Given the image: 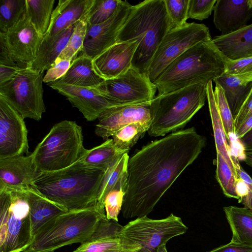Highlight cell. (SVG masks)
Listing matches in <instances>:
<instances>
[{
    "instance_id": "1",
    "label": "cell",
    "mask_w": 252,
    "mask_h": 252,
    "mask_svg": "<svg viewBox=\"0 0 252 252\" xmlns=\"http://www.w3.org/2000/svg\"><path fill=\"white\" fill-rule=\"evenodd\" d=\"M205 137L194 127L143 146L129 158L127 186L121 211L125 218L147 216L180 174L198 158Z\"/></svg>"
},
{
    "instance_id": "2",
    "label": "cell",
    "mask_w": 252,
    "mask_h": 252,
    "mask_svg": "<svg viewBox=\"0 0 252 252\" xmlns=\"http://www.w3.org/2000/svg\"><path fill=\"white\" fill-rule=\"evenodd\" d=\"M106 169L86 168L75 162L61 170L39 173L31 186L68 211L82 209L97 202Z\"/></svg>"
},
{
    "instance_id": "3",
    "label": "cell",
    "mask_w": 252,
    "mask_h": 252,
    "mask_svg": "<svg viewBox=\"0 0 252 252\" xmlns=\"http://www.w3.org/2000/svg\"><path fill=\"white\" fill-rule=\"evenodd\" d=\"M169 31L164 0H146L132 6L116 43L138 40L132 66L148 75L152 59Z\"/></svg>"
},
{
    "instance_id": "4",
    "label": "cell",
    "mask_w": 252,
    "mask_h": 252,
    "mask_svg": "<svg viewBox=\"0 0 252 252\" xmlns=\"http://www.w3.org/2000/svg\"><path fill=\"white\" fill-rule=\"evenodd\" d=\"M224 70L222 54L212 39L187 50L153 83L158 94H162L195 84L206 85L221 75Z\"/></svg>"
},
{
    "instance_id": "5",
    "label": "cell",
    "mask_w": 252,
    "mask_h": 252,
    "mask_svg": "<svg viewBox=\"0 0 252 252\" xmlns=\"http://www.w3.org/2000/svg\"><path fill=\"white\" fill-rule=\"evenodd\" d=\"M97 202L88 207L60 214L44 224L33 235L23 252H51L74 243L88 240L100 220L106 217Z\"/></svg>"
},
{
    "instance_id": "6",
    "label": "cell",
    "mask_w": 252,
    "mask_h": 252,
    "mask_svg": "<svg viewBox=\"0 0 252 252\" xmlns=\"http://www.w3.org/2000/svg\"><path fill=\"white\" fill-rule=\"evenodd\" d=\"M206 99V85L201 84L158 94L151 101L149 135L162 136L183 129Z\"/></svg>"
},
{
    "instance_id": "7",
    "label": "cell",
    "mask_w": 252,
    "mask_h": 252,
    "mask_svg": "<svg viewBox=\"0 0 252 252\" xmlns=\"http://www.w3.org/2000/svg\"><path fill=\"white\" fill-rule=\"evenodd\" d=\"M82 129L75 121L64 120L54 125L32 153L38 172L65 168L86 152Z\"/></svg>"
},
{
    "instance_id": "8",
    "label": "cell",
    "mask_w": 252,
    "mask_h": 252,
    "mask_svg": "<svg viewBox=\"0 0 252 252\" xmlns=\"http://www.w3.org/2000/svg\"><path fill=\"white\" fill-rule=\"evenodd\" d=\"M27 190L0 188V252H23L32 241Z\"/></svg>"
},
{
    "instance_id": "9",
    "label": "cell",
    "mask_w": 252,
    "mask_h": 252,
    "mask_svg": "<svg viewBox=\"0 0 252 252\" xmlns=\"http://www.w3.org/2000/svg\"><path fill=\"white\" fill-rule=\"evenodd\" d=\"M43 72L29 67L20 68L0 84V95L24 118L40 121L46 111L43 100Z\"/></svg>"
},
{
    "instance_id": "10",
    "label": "cell",
    "mask_w": 252,
    "mask_h": 252,
    "mask_svg": "<svg viewBox=\"0 0 252 252\" xmlns=\"http://www.w3.org/2000/svg\"><path fill=\"white\" fill-rule=\"evenodd\" d=\"M188 230L181 218L170 214L160 220L137 218L123 226L119 235L141 247L139 252H157L158 246Z\"/></svg>"
},
{
    "instance_id": "11",
    "label": "cell",
    "mask_w": 252,
    "mask_h": 252,
    "mask_svg": "<svg viewBox=\"0 0 252 252\" xmlns=\"http://www.w3.org/2000/svg\"><path fill=\"white\" fill-rule=\"evenodd\" d=\"M209 28L204 24L187 23L169 31L158 47L150 64L148 76L154 82L176 59L195 44L212 40Z\"/></svg>"
},
{
    "instance_id": "12",
    "label": "cell",
    "mask_w": 252,
    "mask_h": 252,
    "mask_svg": "<svg viewBox=\"0 0 252 252\" xmlns=\"http://www.w3.org/2000/svg\"><path fill=\"white\" fill-rule=\"evenodd\" d=\"M93 89L108 99L124 105L151 102L157 90L147 75L132 66L117 77L104 80Z\"/></svg>"
},
{
    "instance_id": "13",
    "label": "cell",
    "mask_w": 252,
    "mask_h": 252,
    "mask_svg": "<svg viewBox=\"0 0 252 252\" xmlns=\"http://www.w3.org/2000/svg\"><path fill=\"white\" fill-rule=\"evenodd\" d=\"M12 60L22 67H29L36 57L43 36L31 24L27 14L6 32H0Z\"/></svg>"
},
{
    "instance_id": "14",
    "label": "cell",
    "mask_w": 252,
    "mask_h": 252,
    "mask_svg": "<svg viewBox=\"0 0 252 252\" xmlns=\"http://www.w3.org/2000/svg\"><path fill=\"white\" fill-rule=\"evenodd\" d=\"M29 148L24 119L0 95V158L23 155Z\"/></svg>"
},
{
    "instance_id": "15",
    "label": "cell",
    "mask_w": 252,
    "mask_h": 252,
    "mask_svg": "<svg viewBox=\"0 0 252 252\" xmlns=\"http://www.w3.org/2000/svg\"><path fill=\"white\" fill-rule=\"evenodd\" d=\"M132 6L126 0H122L115 14L109 19L99 24L88 25L82 54L93 59L115 44Z\"/></svg>"
},
{
    "instance_id": "16",
    "label": "cell",
    "mask_w": 252,
    "mask_h": 252,
    "mask_svg": "<svg viewBox=\"0 0 252 252\" xmlns=\"http://www.w3.org/2000/svg\"><path fill=\"white\" fill-rule=\"evenodd\" d=\"M151 102L123 105L110 108L102 112L95 126L96 135L107 140L125 126L135 122L150 126Z\"/></svg>"
},
{
    "instance_id": "17",
    "label": "cell",
    "mask_w": 252,
    "mask_h": 252,
    "mask_svg": "<svg viewBox=\"0 0 252 252\" xmlns=\"http://www.w3.org/2000/svg\"><path fill=\"white\" fill-rule=\"evenodd\" d=\"M123 226L106 217L99 221L91 237L73 252H138L141 247L119 235Z\"/></svg>"
},
{
    "instance_id": "18",
    "label": "cell",
    "mask_w": 252,
    "mask_h": 252,
    "mask_svg": "<svg viewBox=\"0 0 252 252\" xmlns=\"http://www.w3.org/2000/svg\"><path fill=\"white\" fill-rule=\"evenodd\" d=\"M65 96L88 121L98 119L107 109L124 104L113 101L95 92L93 89L65 84H48Z\"/></svg>"
},
{
    "instance_id": "19",
    "label": "cell",
    "mask_w": 252,
    "mask_h": 252,
    "mask_svg": "<svg viewBox=\"0 0 252 252\" xmlns=\"http://www.w3.org/2000/svg\"><path fill=\"white\" fill-rule=\"evenodd\" d=\"M139 44L137 40L116 43L93 59L96 72L103 79H113L132 66V60Z\"/></svg>"
},
{
    "instance_id": "20",
    "label": "cell",
    "mask_w": 252,
    "mask_h": 252,
    "mask_svg": "<svg viewBox=\"0 0 252 252\" xmlns=\"http://www.w3.org/2000/svg\"><path fill=\"white\" fill-rule=\"evenodd\" d=\"M252 17V0H217L213 22L216 28L225 35L241 29Z\"/></svg>"
},
{
    "instance_id": "21",
    "label": "cell",
    "mask_w": 252,
    "mask_h": 252,
    "mask_svg": "<svg viewBox=\"0 0 252 252\" xmlns=\"http://www.w3.org/2000/svg\"><path fill=\"white\" fill-rule=\"evenodd\" d=\"M38 173L32 154L0 158V188L29 189Z\"/></svg>"
},
{
    "instance_id": "22",
    "label": "cell",
    "mask_w": 252,
    "mask_h": 252,
    "mask_svg": "<svg viewBox=\"0 0 252 252\" xmlns=\"http://www.w3.org/2000/svg\"><path fill=\"white\" fill-rule=\"evenodd\" d=\"M95 0H60L44 36H52L75 25L92 9Z\"/></svg>"
},
{
    "instance_id": "23",
    "label": "cell",
    "mask_w": 252,
    "mask_h": 252,
    "mask_svg": "<svg viewBox=\"0 0 252 252\" xmlns=\"http://www.w3.org/2000/svg\"><path fill=\"white\" fill-rule=\"evenodd\" d=\"M214 81L221 87L234 120L252 90V72L232 75L222 74Z\"/></svg>"
},
{
    "instance_id": "24",
    "label": "cell",
    "mask_w": 252,
    "mask_h": 252,
    "mask_svg": "<svg viewBox=\"0 0 252 252\" xmlns=\"http://www.w3.org/2000/svg\"><path fill=\"white\" fill-rule=\"evenodd\" d=\"M104 80L95 71L93 59L81 54L71 62L69 69L62 77L48 84H65L94 89Z\"/></svg>"
},
{
    "instance_id": "25",
    "label": "cell",
    "mask_w": 252,
    "mask_h": 252,
    "mask_svg": "<svg viewBox=\"0 0 252 252\" xmlns=\"http://www.w3.org/2000/svg\"><path fill=\"white\" fill-rule=\"evenodd\" d=\"M212 41L223 55L231 60L252 57V24L231 33L215 36Z\"/></svg>"
},
{
    "instance_id": "26",
    "label": "cell",
    "mask_w": 252,
    "mask_h": 252,
    "mask_svg": "<svg viewBox=\"0 0 252 252\" xmlns=\"http://www.w3.org/2000/svg\"><path fill=\"white\" fill-rule=\"evenodd\" d=\"M75 24L57 34L44 36L36 57L29 67L37 72H43L49 69L66 46Z\"/></svg>"
},
{
    "instance_id": "27",
    "label": "cell",
    "mask_w": 252,
    "mask_h": 252,
    "mask_svg": "<svg viewBox=\"0 0 252 252\" xmlns=\"http://www.w3.org/2000/svg\"><path fill=\"white\" fill-rule=\"evenodd\" d=\"M32 234L55 217L68 210L49 200L32 187L27 190Z\"/></svg>"
},
{
    "instance_id": "28",
    "label": "cell",
    "mask_w": 252,
    "mask_h": 252,
    "mask_svg": "<svg viewBox=\"0 0 252 252\" xmlns=\"http://www.w3.org/2000/svg\"><path fill=\"white\" fill-rule=\"evenodd\" d=\"M207 98L214 131L217 152L220 153L232 171L237 175L234 156L231 155L229 142L226 138L222 121L219 112L213 89L212 81L206 85Z\"/></svg>"
},
{
    "instance_id": "29",
    "label": "cell",
    "mask_w": 252,
    "mask_h": 252,
    "mask_svg": "<svg viewBox=\"0 0 252 252\" xmlns=\"http://www.w3.org/2000/svg\"><path fill=\"white\" fill-rule=\"evenodd\" d=\"M223 209L232 233L231 241L252 246V209L235 206Z\"/></svg>"
},
{
    "instance_id": "30",
    "label": "cell",
    "mask_w": 252,
    "mask_h": 252,
    "mask_svg": "<svg viewBox=\"0 0 252 252\" xmlns=\"http://www.w3.org/2000/svg\"><path fill=\"white\" fill-rule=\"evenodd\" d=\"M122 155L115 147L113 139H108L99 146L87 149L75 163L86 168L106 169Z\"/></svg>"
},
{
    "instance_id": "31",
    "label": "cell",
    "mask_w": 252,
    "mask_h": 252,
    "mask_svg": "<svg viewBox=\"0 0 252 252\" xmlns=\"http://www.w3.org/2000/svg\"><path fill=\"white\" fill-rule=\"evenodd\" d=\"M54 0H26V14L37 32L45 35L50 25Z\"/></svg>"
},
{
    "instance_id": "32",
    "label": "cell",
    "mask_w": 252,
    "mask_h": 252,
    "mask_svg": "<svg viewBox=\"0 0 252 252\" xmlns=\"http://www.w3.org/2000/svg\"><path fill=\"white\" fill-rule=\"evenodd\" d=\"M149 126L139 122L129 124L117 131L112 137L116 150L120 153H128L138 140L143 137Z\"/></svg>"
},
{
    "instance_id": "33",
    "label": "cell",
    "mask_w": 252,
    "mask_h": 252,
    "mask_svg": "<svg viewBox=\"0 0 252 252\" xmlns=\"http://www.w3.org/2000/svg\"><path fill=\"white\" fill-rule=\"evenodd\" d=\"M129 158L128 153H125L106 169L97 198V202L101 207L104 208L103 203L105 197L127 170Z\"/></svg>"
},
{
    "instance_id": "34",
    "label": "cell",
    "mask_w": 252,
    "mask_h": 252,
    "mask_svg": "<svg viewBox=\"0 0 252 252\" xmlns=\"http://www.w3.org/2000/svg\"><path fill=\"white\" fill-rule=\"evenodd\" d=\"M26 14V0H0V32H6Z\"/></svg>"
},
{
    "instance_id": "35",
    "label": "cell",
    "mask_w": 252,
    "mask_h": 252,
    "mask_svg": "<svg viewBox=\"0 0 252 252\" xmlns=\"http://www.w3.org/2000/svg\"><path fill=\"white\" fill-rule=\"evenodd\" d=\"M90 12L76 23L66 46L55 62L63 60L72 61L76 58L78 52L82 51L87 30Z\"/></svg>"
},
{
    "instance_id": "36",
    "label": "cell",
    "mask_w": 252,
    "mask_h": 252,
    "mask_svg": "<svg viewBox=\"0 0 252 252\" xmlns=\"http://www.w3.org/2000/svg\"><path fill=\"white\" fill-rule=\"evenodd\" d=\"M127 186L126 170L121 176L113 189L107 194L104 200L103 205L108 220L118 221V216L122 209Z\"/></svg>"
},
{
    "instance_id": "37",
    "label": "cell",
    "mask_w": 252,
    "mask_h": 252,
    "mask_svg": "<svg viewBox=\"0 0 252 252\" xmlns=\"http://www.w3.org/2000/svg\"><path fill=\"white\" fill-rule=\"evenodd\" d=\"M216 177L223 194L227 197L239 199L236 192L238 176L232 171L222 156L217 152Z\"/></svg>"
},
{
    "instance_id": "38",
    "label": "cell",
    "mask_w": 252,
    "mask_h": 252,
    "mask_svg": "<svg viewBox=\"0 0 252 252\" xmlns=\"http://www.w3.org/2000/svg\"><path fill=\"white\" fill-rule=\"evenodd\" d=\"M121 0H95L90 10L88 25L103 23L111 18L117 11Z\"/></svg>"
},
{
    "instance_id": "39",
    "label": "cell",
    "mask_w": 252,
    "mask_h": 252,
    "mask_svg": "<svg viewBox=\"0 0 252 252\" xmlns=\"http://www.w3.org/2000/svg\"><path fill=\"white\" fill-rule=\"evenodd\" d=\"M170 31L187 23L189 0H164Z\"/></svg>"
},
{
    "instance_id": "40",
    "label": "cell",
    "mask_w": 252,
    "mask_h": 252,
    "mask_svg": "<svg viewBox=\"0 0 252 252\" xmlns=\"http://www.w3.org/2000/svg\"><path fill=\"white\" fill-rule=\"evenodd\" d=\"M215 85V98L226 138L230 143V134L235 133L234 120L221 87L218 84Z\"/></svg>"
},
{
    "instance_id": "41",
    "label": "cell",
    "mask_w": 252,
    "mask_h": 252,
    "mask_svg": "<svg viewBox=\"0 0 252 252\" xmlns=\"http://www.w3.org/2000/svg\"><path fill=\"white\" fill-rule=\"evenodd\" d=\"M217 0H189L188 18L200 21L208 18Z\"/></svg>"
},
{
    "instance_id": "42",
    "label": "cell",
    "mask_w": 252,
    "mask_h": 252,
    "mask_svg": "<svg viewBox=\"0 0 252 252\" xmlns=\"http://www.w3.org/2000/svg\"><path fill=\"white\" fill-rule=\"evenodd\" d=\"M224 66L223 74L237 75L252 72V57L231 60L222 54Z\"/></svg>"
},
{
    "instance_id": "43",
    "label": "cell",
    "mask_w": 252,
    "mask_h": 252,
    "mask_svg": "<svg viewBox=\"0 0 252 252\" xmlns=\"http://www.w3.org/2000/svg\"><path fill=\"white\" fill-rule=\"evenodd\" d=\"M71 62L70 60H63L55 62L47 70L44 76L43 82L48 84L62 77L69 69Z\"/></svg>"
},
{
    "instance_id": "44",
    "label": "cell",
    "mask_w": 252,
    "mask_h": 252,
    "mask_svg": "<svg viewBox=\"0 0 252 252\" xmlns=\"http://www.w3.org/2000/svg\"><path fill=\"white\" fill-rule=\"evenodd\" d=\"M251 114H252V90L238 114L234 120L235 133L238 130L246 119Z\"/></svg>"
},
{
    "instance_id": "45",
    "label": "cell",
    "mask_w": 252,
    "mask_h": 252,
    "mask_svg": "<svg viewBox=\"0 0 252 252\" xmlns=\"http://www.w3.org/2000/svg\"><path fill=\"white\" fill-rule=\"evenodd\" d=\"M207 252H252V246L230 241L227 244Z\"/></svg>"
},
{
    "instance_id": "46",
    "label": "cell",
    "mask_w": 252,
    "mask_h": 252,
    "mask_svg": "<svg viewBox=\"0 0 252 252\" xmlns=\"http://www.w3.org/2000/svg\"><path fill=\"white\" fill-rule=\"evenodd\" d=\"M22 68L18 66L0 65V84L8 80L17 70Z\"/></svg>"
},
{
    "instance_id": "47",
    "label": "cell",
    "mask_w": 252,
    "mask_h": 252,
    "mask_svg": "<svg viewBox=\"0 0 252 252\" xmlns=\"http://www.w3.org/2000/svg\"><path fill=\"white\" fill-rule=\"evenodd\" d=\"M252 129V114L247 117L235 133L238 139L243 137Z\"/></svg>"
},
{
    "instance_id": "48",
    "label": "cell",
    "mask_w": 252,
    "mask_h": 252,
    "mask_svg": "<svg viewBox=\"0 0 252 252\" xmlns=\"http://www.w3.org/2000/svg\"><path fill=\"white\" fill-rule=\"evenodd\" d=\"M248 186L239 177L237 180L236 184V192L239 198L238 202L249 192Z\"/></svg>"
},
{
    "instance_id": "49",
    "label": "cell",
    "mask_w": 252,
    "mask_h": 252,
    "mask_svg": "<svg viewBox=\"0 0 252 252\" xmlns=\"http://www.w3.org/2000/svg\"><path fill=\"white\" fill-rule=\"evenodd\" d=\"M239 139L245 152H252V129Z\"/></svg>"
},
{
    "instance_id": "50",
    "label": "cell",
    "mask_w": 252,
    "mask_h": 252,
    "mask_svg": "<svg viewBox=\"0 0 252 252\" xmlns=\"http://www.w3.org/2000/svg\"><path fill=\"white\" fill-rule=\"evenodd\" d=\"M245 162L252 167V152H245Z\"/></svg>"
},
{
    "instance_id": "51",
    "label": "cell",
    "mask_w": 252,
    "mask_h": 252,
    "mask_svg": "<svg viewBox=\"0 0 252 252\" xmlns=\"http://www.w3.org/2000/svg\"><path fill=\"white\" fill-rule=\"evenodd\" d=\"M157 252H167L165 244H162L158 246Z\"/></svg>"
},
{
    "instance_id": "52",
    "label": "cell",
    "mask_w": 252,
    "mask_h": 252,
    "mask_svg": "<svg viewBox=\"0 0 252 252\" xmlns=\"http://www.w3.org/2000/svg\"></svg>"
},
{
    "instance_id": "53",
    "label": "cell",
    "mask_w": 252,
    "mask_h": 252,
    "mask_svg": "<svg viewBox=\"0 0 252 252\" xmlns=\"http://www.w3.org/2000/svg\"></svg>"
}]
</instances>
